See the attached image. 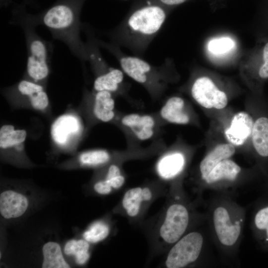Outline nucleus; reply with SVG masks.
I'll use <instances>...</instances> for the list:
<instances>
[{"label":"nucleus","mask_w":268,"mask_h":268,"mask_svg":"<svg viewBox=\"0 0 268 268\" xmlns=\"http://www.w3.org/2000/svg\"><path fill=\"white\" fill-rule=\"evenodd\" d=\"M169 8L137 0L122 21L107 35L110 42L141 57L164 24Z\"/></svg>","instance_id":"obj_1"},{"label":"nucleus","mask_w":268,"mask_h":268,"mask_svg":"<svg viewBox=\"0 0 268 268\" xmlns=\"http://www.w3.org/2000/svg\"><path fill=\"white\" fill-rule=\"evenodd\" d=\"M97 42L100 48L114 56L124 73L141 85L153 101H159L162 98L171 80L169 60L155 66L141 57L127 55L121 47L110 42L97 38Z\"/></svg>","instance_id":"obj_2"},{"label":"nucleus","mask_w":268,"mask_h":268,"mask_svg":"<svg viewBox=\"0 0 268 268\" xmlns=\"http://www.w3.org/2000/svg\"><path fill=\"white\" fill-rule=\"evenodd\" d=\"M36 26L43 25L53 38L64 43L72 54L81 62L87 61L85 43L80 36L82 27L79 13L69 4L55 5L37 16H28Z\"/></svg>","instance_id":"obj_3"},{"label":"nucleus","mask_w":268,"mask_h":268,"mask_svg":"<svg viewBox=\"0 0 268 268\" xmlns=\"http://www.w3.org/2000/svg\"><path fill=\"white\" fill-rule=\"evenodd\" d=\"M86 30L85 43L87 58L94 76L92 90L107 91L116 97L120 96L129 103L137 107H141V102L134 100L129 94L131 85L126 82L122 70L110 67L103 58L97 38L89 29Z\"/></svg>","instance_id":"obj_4"},{"label":"nucleus","mask_w":268,"mask_h":268,"mask_svg":"<svg viewBox=\"0 0 268 268\" xmlns=\"http://www.w3.org/2000/svg\"><path fill=\"white\" fill-rule=\"evenodd\" d=\"M13 22L22 28L25 38L27 60L23 77L46 86L51 71L52 45L37 33L36 26L28 16L20 17Z\"/></svg>","instance_id":"obj_5"},{"label":"nucleus","mask_w":268,"mask_h":268,"mask_svg":"<svg viewBox=\"0 0 268 268\" xmlns=\"http://www.w3.org/2000/svg\"><path fill=\"white\" fill-rule=\"evenodd\" d=\"M164 123L157 112L123 114L119 112L114 125L125 134L128 147H138L141 142L160 138Z\"/></svg>","instance_id":"obj_6"},{"label":"nucleus","mask_w":268,"mask_h":268,"mask_svg":"<svg viewBox=\"0 0 268 268\" xmlns=\"http://www.w3.org/2000/svg\"><path fill=\"white\" fill-rule=\"evenodd\" d=\"M46 86L23 77L13 85L3 88L2 93L14 108H24L46 113L50 101Z\"/></svg>","instance_id":"obj_7"},{"label":"nucleus","mask_w":268,"mask_h":268,"mask_svg":"<svg viewBox=\"0 0 268 268\" xmlns=\"http://www.w3.org/2000/svg\"><path fill=\"white\" fill-rule=\"evenodd\" d=\"M115 98L109 91L84 89L79 111L85 118L87 130L100 123L114 124L119 113L115 108Z\"/></svg>","instance_id":"obj_8"},{"label":"nucleus","mask_w":268,"mask_h":268,"mask_svg":"<svg viewBox=\"0 0 268 268\" xmlns=\"http://www.w3.org/2000/svg\"><path fill=\"white\" fill-rule=\"evenodd\" d=\"M80 116L67 112L56 118L50 129L54 147L62 152L74 151L87 131Z\"/></svg>","instance_id":"obj_9"},{"label":"nucleus","mask_w":268,"mask_h":268,"mask_svg":"<svg viewBox=\"0 0 268 268\" xmlns=\"http://www.w3.org/2000/svg\"><path fill=\"white\" fill-rule=\"evenodd\" d=\"M26 137V130L16 129L10 124L2 125L0 129L1 158L18 166L33 165L26 153L25 141Z\"/></svg>","instance_id":"obj_10"},{"label":"nucleus","mask_w":268,"mask_h":268,"mask_svg":"<svg viewBox=\"0 0 268 268\" xmlns=\"http://www.w3.org/2000/svg\"><path fill=\"white\" fill-rule=\"evenodd\" d=\"M203 244L199 232H191L178 240L169 252L165 265L168 268H181L195 262Z\"/></svg>","instance_id":"obj_11"},{"label":"nucleus","mask_w":268,"mask_h":268,"mask_svg":"<svg viewBox=\"0 0 268 268\" xmlns=\"http://www.w3.org/2000/svg\"><path fill=\"white\" fill-rule=\"evenodd\" d=\"M189 220L188 210L183 205L179 203L171 205L159 228L160 238L167 244L176 243L185 233Z\"/></svg>","instance_id":"obj_12"},{"label":"nucleus","mask_w":268,"mask_h":268,"mask_svg":"<svg viewBox=\"0 0 268 268\" xmlns=\"http://www.w3.org/2000/svg\"><path fill=\"white\" fill-rule=\"evenodd\" d=\"M191 94L197 103L208 109H222L228 102L226 94L220 90L211 79L205 76L199 77L194 81Z\"/></svg>","instance_id":"obj_13"},{"label":"nucleus","mask_w":268,"mask_h":268,"mask_svg":"<svg viewBox=\"0 0 268 268\" xmlns=\"http://www.w3.org/2000/svg\"><path fill=\"white\" fill-rule=\"evenodd\" d=\"M120 151L103 148L86 150L77 153L71 159L59 165L64 169L98 168L111 163Z\"/></svg>","instance_id":"obj_14"},{"label":"nucleus","mask_w":268,"mask_h":268,"mask_svg":"<svg viewBox=\"0 0 268 268\" xmlns=\"http://www.w3.org/2000/svg\"><path fill=\"white\" fill-rule=\"evenodd\" d=\"M213 220L216 235L221 243L227 246L234 245L241 232L240 223L237 221L233 224L227 210L221 206L215 209Z\"/></svg>","instance_id":"obj_15"},{"label":"nucleus","mask_w":268,"mask_h":268,"mask_svg":"<svg viewBox=\"0 0 268 268\" xmlns=\"http://www.w3.org/2000/svg\"><path fill=\"white\" fill-rule=\"evenodd\" d=\"M29 201L23 193L12 189L0 194V213L5 219L16 218L23 215L28 208Z\"/></svg>","instance_id":"obj_16"},{"label":"nucleus","mask_w":268,"mask_h":268,"mask_svg":"<svg viewBox=\"0 0 268 268\" xmlns=\"http://www.w3.org/2000/svg\"><path fill=\"white\" fill-rule=\"evenodd\" d=\"M251 116L245 112L237 113L233 117L229 128L225 131V135L233 144L241 145L251 136L254 125Z\"/></svg>","instance_id":"obj_17"},{"label":"nucleus","mask_w":268,"mask_h":268,"mask_svg":"<svg viewBox=\"0 0 268 268\" xmlns=\"http://www.w3.org/2000/svg\"><path fill=\"white\" fill-rule=\"evenodd\" d=\"M157 113L164 123L185 125L190 122V117L185 110V102L179 96L167 99Z\"/></svg>","instance_id":"obj_18"},{"label":"nucleus","mask_w":268,"mask_h":268,"mask_svg":"<svg viewBox=\"0 0 268 268\" xmlns=\"http://www.w3.org/2000/svg\"><path fill=\"white\" fill-rule=\"evenodd\" d=\"M183 154L176 151H166L162 154L156 164L158 175L164 179H170L178 175L185 165Z\"/></svg>","instance_id":"obj_19"},{"label":"nucleus","mask_w":268,"mask_h":268,"mask_svg":"<svg viewBox=\"0 0 268 268\" xmlns=\"http://www.w3.org/2000/svg\"><path fill=\"white\" fill-rule=\"evenodd\" d=\"M152 193L148 187H135L128 190L125 194L122 205L127 214L131 217L136 216L143 201H149Z\"/></svg>","instance_id":"obj_20"},{"label":"nucleus","mask_w":268,"mask_h":268,"mask_svg":"<svg viewBox=\"0 0 268 268\" xmlns=\"http://www.w3.org/2000/svg\"><path fill=\"white\" fill-rule=\"evenodd\" d=\"M251 137L257 154L262 158H268V117L263 115L256 119Z\"/></svg>","instance_id":"obj_21"},{"label":"nucleus","mask_w":268,"mask_h":268,"mask_svg":"<svg viewBox=\"0 0 268 268\" xmlns=\"http://www.w3.org/2000/svg\"><path fill=\"white\" fill-rule=\"evenodd\" d=\"M234 153L235 148L231 144H221L216 146L200 164V169L202 179L205 180L218 163L224 159H228Z\"/></svg>","instance_id":"obj_22"},{"label":"nucleus","mask_w":268,"mask_h":268,"mask_svg":"<svg viewBox=\"0 0 268 268\" xmlns=\"http://www.w3.org/2000/svg\"><path fill=\"white\" fill-rule=\"evenodd\" d=\"M43 261L42 268H69L65 261L60 245L55 242L45 243L42 248Z\"/></svg>","instance_id":"obj_23"},{"label":"nucleus","mask_w":268,"mask_h":268,"mask_svg":"<svg viewBox=\"0 0 268 268\" xmlns=\"http://www.w3.org/2000/svg\"><path fill=\"white\" fill-rule=\"evenodd\" d=\"M240 171V167L235 162L230 159H224L212 169L205 180L208 183L222 179L233 181Z\"/></svg>","instance_id":"obj_24"},{"label":"nucleus","mask_w":268,"mask_h":268,"mask_svg":"<svg viewBox=\"0 0 268 268\" xmlns=\"http://www.w3.org/2000/svg\"><path fill=\"white\" fill-rule=\"evenodd\" d=\"M89 248L88 242L85 239L70 240L66 244L64 253L67 255H74L76 263L83 265L89 258Z\"/></svg>","instance_id":"obj_25"},{"label":"nucleus","mask_w":268,"mask_h":268,"mask_svg":"<svg viewBox=\"0 0 268 268\" xmlns=\"http://www.w3.org/2000/svg\"><path fill=\"white\" fill-rule=\"evenodd\" d=\"M109 226L105 223L98 221L93 223L83 234L84 239L90 243L99 242L109 235Z\"/></svg>","instance_id":"obj_26"},{"label":"nucleus","mask_w":268,"mask_h":268,"mask_svg":"<svg viewBox=\"0 0 268 268\" xmlns=\"http://www.w3.org/2000/svg\"><path fill=\"white\" fill-rule=\"evenodd\" d=\"M234 42L229 37H221L211 40L208 43L209 51L215 55L229 52L234 47Z\"/></svg>","instance_id":"obj_27"},{"label":"nucleus","mask_w":268,"mask_h":268,"mask_svg":"<svg viewBox=\"0 0 268 268\" xmlns=\"http://www.w3.org/2000/svg\"><path fill=\"white\" fill-rule=\"evenodd\" d=\"M254 222L257 229L264 234L266 241L268 242V206L258 211L255 217Z\"/></svg>","instance_id":"obj_28"},{"label":"nucleus","mask_w":268,"mask_h":268,"mask_svg":"<svg viewBox=\"0 0 268 268\" xmlns=\"http://www.w3.org/2000/svg\"><path fill=\"white\" fill-rule=\"evenodd\" d=\"M93 188L95 192L101 195L109 194L113 189L105 180L101 178L94 183Z\"/></svg>","instance_id":"obj_29"},{"label":"nucleus","mask_w":268,"mask_h":268,"mask_svg":"<svg viewBox=\"0 0 268 268\" xmlns=\"http://www.w3.org/2000/svg\"><path fill=\"white\" fill-rule=\"evenodd\" d=\"M264 64L260 67L258 74L261 78H268V43L265 46L263 49Z\"/></svg>","instance_id":"obj_30"},{"label":"nucleus","mask_w":268,"mask_h":268,"mask_svg":"<svg viewBox=\"0 0 268 268\" xmlns=\"http://www.w3.org/2000/svg\"><path fill=\"white\" fill-rule=\"evenodd\" d=\"M105 180L112 187V188L118 189L120 188L124 184L125 182V177L122 174L109 180Z\"/></svg>","instance_id":"obj_31"}]
</instances>
